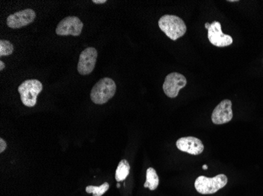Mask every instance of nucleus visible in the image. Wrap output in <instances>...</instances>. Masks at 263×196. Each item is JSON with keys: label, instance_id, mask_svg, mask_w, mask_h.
Returning <instances> with one entry per match:
<instances>
[{"label": "nucleus", "instance_id": "1", "mask_svg": "<svg viewBox=\"0 0 263 196\" xmlns=\"http://www.w3.org/2000/svg\"><path fill=\"white\" fill-rule=\"evenodd\" d=\"M159 26L161 30L174 41L182 37L187 31V26L181 17L170 14H165L159 19Z\"/></svg>", "mask_w": 263, "mask_h": 196}, {"label": "nucleus", "instance_id": "2", "mask_svg": "<svg viewBox=\"0 0 263 196\" xmlns=\"http://www.w3.org/2000/svg\"><path fill=\"white\" fill-rule=\"evenodd\" d=\"M116 89V83L113 79L103 78L93 86L90 94L91 101L97 104H106L115 96Z\"/></svg>", "mask_w": 263, "mask_h": 196}, {"label": "nucleus", "instance_id": "3", "mask_svg": "<svg viewBox=\"0 0 263 196\" xmlns=\"http://www.w3.org/2000/svg\"><path fill=\"white\" fill-rule=\"evenodd\" d=\"M228 183V178L224 175H218L214 178L200 176L196 180L195 188L198 192L202 194H211L216 193L226 187Z\"/></svg>", "mask_w": 263, "mask_h": 196}, {"label": "nucleus", "instance_id": "4", "mask_svg": "<svg viewBox=\"0 0 263 196\" xmlns=\"http://www.w3.org/2000/svg\"><path fill=\"white\" fill-rule=\"evenodd\" d=\"M43 91V84L37 79L24 81L18 88L21 100L24 105L34 107L37 101V97Z\"/></svg>", "mask_w": 263, "mask_h": 196}, {"label": "nucleus", "instance_id": "5", "mask_svg": "<svg viewBox=\"0 0 263 196\" xmlns=\"http://www.w3.org/2000/svg\"><path fill=\"white\" fill-rule=\"evenodd\" d=\"M187 85L185 76L178 72H172L165 77L162 89L167 97L175 98L179 92Z\"/></svg>", "mask_w": 263, "mask_h": 196}, {"label": "nucleus", "instance_id": "6", "mask_svg": "<svg viewBox=\"0 0 263 196\" xmlns=\"http://www.w3.org/2000/svg\"><path fill=\"white\" fill-rule=\"evenodd\" d=\"M98 52L94 47H88L80 54L78 71L82 76L91 74L97 64Z\"/></svg>", "mask_w": 263, "mask_h": 196}, {"label": "nucleus", "instance_id": "7", "mask_svg": "<svg viewBox=\"0 0 263 196\" xmlns=\"http://www.w3.org/2000/svg\"><path fill=\"white\" fill-rule=\"evenodd\" d=\"M83 22L74 16H69L59 22L56 28V34L62 36L66 35H73L79 36L82 32Z\"/></svg>", "mask_w": 263, "mask_h": 196}, {"label": "nucleus", "instance_id": "8", "mask_svg": "<svg viewBox=\"0 0 263 196\" xmlns=\"http://www.w3.org/2000/svg\"><path fill=\"white\" fill-rule=\"evenodd\" d=\"M208 31V39L210 42L215 47H228L233 42L232 36L223 33L221 31V23L219 21H213Z\"/></svg>", "mask_w": 263, "mask_h": 196}, {"label": "nucleus", "instance_id": "9", "mask_svg": "<svg viewBox=\"0 0 263 196\" xmlns=\"http://www.w3.org/2000/svg\"><path fill=\"white\" fill-rule=\"evenodd\" d=\"M36 17L35 12L32 9L20 10L7 17V24L11 29H21L32 23Z\"/></svg>", "mask_w": 263, "mask_h": 196}, {"label": "nucleus", "instance_id": "10", "mask_svg": "<svg viewBox=\"0 0 263 196\" xmlns=\"http://www.w3.org/2000/svg\"><path fill=\"white\" fill-rule=\"evenodd\" d=\"M232 101L229 99L223 100L214 109L211 119L213 123L217 125L228 123L233 117Z\"/></svg>", "mask_w": 263, "mask_h": 196}, {"label": "nucleus", "instance_id": "11", "mask_svg": "<svg viewBox=\"0 0 263 196\" xmlns=\"http://www.w3.org/2000/svg\"><path fill=\"white\" fill-rule=\"evenodd\" d=\"M176 145L180 151L189 153L190 155H194V156L201 154L204 150V145L202 144V141L199 138H195V137H185V138H180L177 140Z\"/></svg>", "mask_w": 263, "mask_h": 196}, {"label": "nucleus", "instance_id": "12", "mask_svg": "<svg viewBox=\"0 0 263 196\" xmlns=\"http://www.w3.org/2000/svg\"><path fill=\"white\" fill-rule=\"evenodd\" d=\"M159 184V179L156 170L154 168H148L146 173V182L143 186L144 188H149L151 191H154L158 188Z\"/></svg>", "mask_w": 263, "mask_h": 196}, {"label": "nucleus", "instance_id": "13", "mask_svg": "<svg viewBox=\"0 0 263 196\" xmlns=\"http://www.w3.org/2000/svg\"><path fill=\"white\" fill-rule=\"evenodd\" d=\"M130 172V165L127 160L123 159L118 164L117 168L116 173H115V179L118 182L125 181V178L128 176Z\"/></svg>", "mask_w": 263, "mask_h": 196}, {"label": "nucleus", "instance_id": "14", "mask_svg": "<svg viewBox=\"0 0 263 196\" xmlns=\"http://www.w3.org/2000/svg\"><path fill=\"white\" fill-rule=\"evenodd\" d=\"M109 189L108 183H104L100 186H88L86 188V191L88 193H91L93 196H102L106 191Z\"/></svg>", "mask_w": 263, "mask_h": 196}, {"label": "nucleus", "instance_id": "15", "mask_svg": "<svg viewBox=\"0 0 263 196\" xmlns=\"http://www.w3.org/2000/svg\"><path fill=\"white\" fill-rule=\"evenodd\" d=\"M14 52V46L10 41L0 40V56L11 55Z\"/></svg>", "mask_w": 263, "mask_h": 196}, {"label": "nucleus", "instance_id": "16", "mask_svg": "<svg viewBox=\"0 0 263 196\" xmlns=\"http://www.w3.org/2000/svg\"><path fill=\"white\" fill-rule=\"evenodd\" d=\"M7 148V143L3 138L0 139V153H4Z\"/></svg>", "mask_w": 263, "mask_h": 196}, {"label": "nucleus", "instance_id": "17", "mask_svg": "<svg viewBox=\"0 0 263 196\" xmlns=\"http://www.w3.org/2000/svg\"><path fill=\"white\" fill-rule=\"evenodd\" d=\"M93 3L97 4H103L106 3V0H93Z\"/></svg>", "mask_w": 263, "mask_h": 196}, {"label": "nucleus", "instance_id": "18", "mask_svg": "<svg viewBox=\"0 0 263 196\" xmlns=\"http://www.w3.org/2000/svg\"><path fill=\"white\" fill-rule=\"evenodd\" d=\"M5 69V64L3 61H0V71H3Z\"/></svg>", "mask_w": 263, "mask_h": 196}, {"label": "nucleus", "instance_id": "19", "mask_svg": "<svg viewBox=\"0 0 263 196\" xmlns=\"http://www.w3.org/2000/svg\"><path fill=\"white\" fill-rule=\"evenodd\" d=\"M211 27V24L209 23H206L205 24V28H206V29H209V28Z\"/></svg>", "mask_w": 263, "mask_h": 196}, {"label": "nucleus", "instance_id": "20", "mask_svg": "<svg viewBox=\"0 0 263 196\" xmlns=\"http://www.w3.org/2000/svg\"><path fill=\"white\" fill-rule=\"evenodd\" d=\"M202 169H208V165H203V166H202Z\"/></svg>", "mask_w": 263, "mask_h": 196}, {"label": "nucleus", "instance_id": "21", "mask_svg": "<svg viewBox=\"0 0 263 196\" xmlns=\"http://www.w3.org/2000/svg\"><path fill=\"white\" fill-rule=\"evenodd\" d=\"M228 2H231V3L238 2V0H229Z\"/></svg>", "mask_w": 263, "mask_h": 196}]
</instances>
